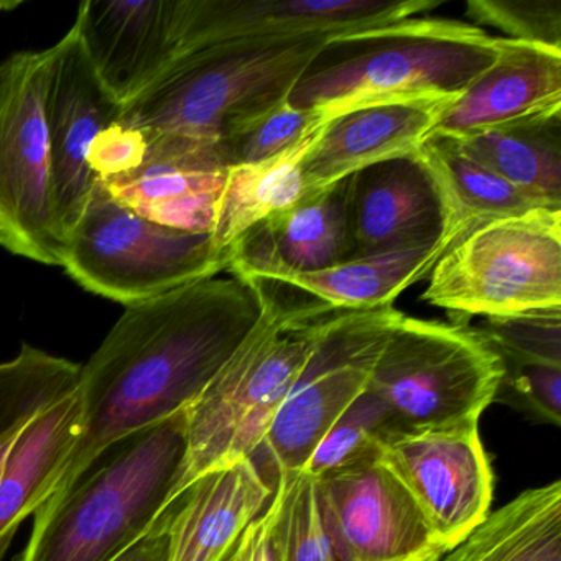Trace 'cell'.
Masks as SVG:
<instances>
[{
  "label": "cell",
  "mask_w": 561,
  "mask_h": 561,
  "mask_svg": "<svg viewBox=\"0 0 561 561\" xmlns=\"http://www.w3.org/2000/svg\"><path fill=\"white\" fill-rule=\"evenodd\" d=\"M172 0H90L73 27L111 96L127 106L173 64Z\"/></svg>",
  "instance_id": "17"
},
{
  "label": "cell",
  "mask_w": 561,
  "mask_h": 561,
  "mask_svg": "<svg viewBox=\"0 0 561 561\" xmlns=\"http://www.w3.org/2000/svg\"><path fill=\"white\" fill-rule=\"evenodd\" d=\"M328 35L229 42L196 51L121 111L117 123L146 133L222 140L239 121L288 100L333 44Z\"/></svg>",
  "instance_id": "5"
},
{
  "label": "cell",
  "mask_w": 561,
  "mask_h": 561,
  "mask_svg": "<svg viewBox=\"0 0 561 561\" xmlns=\"http://www.w3.org/2000/svg\"><path fill=\"white\" fill-rule=\"evenodd\" d=\"M84 430L80 386L27 423L0 476V561L19 525L54 495Z\"/></svg>",
  "instance_id": "22"
},
{
  "label": "cell",
  "mask_w": 561,
  "mask_h": 561,
  "mask_svg": "<svg viewBox=\"0 0 561 561\" xmlns=\"http://www.w3.org/2000/svg\"><path fill=\"white\" fill-rule=\"evenodd\" d=\"M186 453V409L104 449L35 512L18 561H114L170 507Z\"/></svg>",
  "instance_id": "3"
},
{
  "label": "cell",
  "mask_w": 561,
  "mask_h": 561,
  "mask_svg": "<svg viewBox=\"0 0 561 561\" xmlns=\"http://www.w3.org/2000/svg\"><path fill=\"white\" fill-rule=\"evenodd\" d=\"M169 520L170 507L163 511L139 541L114 561H169Z\"/></svg>",
  "instance_id": "34"
},
{
  "label": "cell",
  "mask_w": 561,
  "mask_h": 561,
  "mask_svg": "<svg viewBox=\"0 0 561 561\" xmlns=\"http://www.w3.org/2000/svg\"><path fill=\"white\" fill-rule=\"evenodd\" d=\"M274 497L252 459L196 479L172 505L169 561H226Z\"/></svg>",
  "instance_id": "21"
},
{
  "label": "cell",
  "mask_w": 561,
  "mask_h": 561,
  "mask_svg": "<svg viewBox=\"0 0 561 561\" xmlns=\"http://www.w3.org/2000/svg\"><path fill=\"white\" fill-rule=\"evenodd\" d=\"M346 229V262L439 238L438 196L413 157L377 163L350 176Z\"/></svg>",
  "instance_id": "19"
},
{
  "label": "cell",
  "mask_w": 561,
  "mask_h": 561,
  "mask_svg": "<svg viewBox=\"0 0 561 561\" xmlns=\"http://www.w3.org/2000/svg\"><path fill=\"white\" fill-rule=\"evenodd\" d=\"M403 433L386 403L366 390L323 436L301 471L314 479L379 461L386 446Z\"/></svg>",
  "instance_id": "29"
},
{
  "label": "cell",
  "mask_w": 561,
  "mask_h": 561,
  "mask_svg": "<svg viewBox=\"0 0 561 561\" xmlns=\"http://www.w3.org/2000/svg\"><path fill=\"white\" fill-rule=\"evenodd\" d=\"M54 47L45 114L50 142L51 205L65 244L96 186L90 165L94 142L119 119L123 106L98 78L77 28L71 27Z\"/></svg>",
  "instance_id": "13"
},
{
  "label": "cell",
  "mask_w": 561,
  "mask_h": 561,
  "mask_svg": "<svg viewBox=\"0 0 561 561\" xmlns=\"http://www.w3.org/2000/svg\"><path fill=\"white\" fill-rule=\"evenodd\" d=\"M504 374L499 354L466 324L402 317L387 337L367 390L403 433L479 423Z\"/></svg>",
  "instance_id": "8"
},
{
  "label": "cell",
  "mask_w": 561,
  "mask_h": 561,
  "mask_svg": "<svg viewBox=\"0 0 561 561\" xmlns=\"http://www.w3.org/2000/svg\"><path fill=\"white\" fill-rule=\"evenodd\" d=\"M317 123V114L291 106L288 100L272 104L229 127L222 137L229 167L268 159L294 146Z\"/></svg>",
  "instance_id": "31"
},
{
  "label": "cell",
  "mask_w": 561,
  "mask_h": 561,
  "mask_svg": "<svg viewBox=\"0 0 561 561\" xmlns=\"http://www.w3.org/2000/svg\"><path fill=\"white\" fill-rule=\"evenodd\" d=\"M324 124H314L298 142L268 159L229 167L211 231L218 251L229 257L231 245L249 229L304 198L301 163Z\"/></svg>",
  "instance_id": "26"
},
{
  "label": "cell",
  "mask_w": 561,
  "mask_h": 561,
  "mask_svg": "<svg viewBox=\"0 0 561 561\" xmlns=\"http://www.w3.org/2000/svg\"><path fill=\"white\" fill-rule=\"evenodd\" d=\"M379 461L412 495L446 551L489 514L494 472L479 423L400 433Z\"/></svg>",
  "instance_id": "12"
},
{
  "label": "cell",
  "mask_w": 561,
  "mask_h": 561,
  "mask_svg": "<svg viewBox=\"0 0 561 561\" xmlns=\"http://www.w3.org/2000/svg\"><path fill=\"white\" fill-rule=\"evenodd\" d=\"M502 363H541L561 366V308L520 311L479 318L468 323Z\"/></svg>",
  "instance_id": "30"
},
{
  "label": "cell",
  "mask_w": 561,
  "mask_h": 561,
  "mask_svg": "<svg viewBox=\"0 0 561 561\" xmlns=\"http://www.w3.org/2000/svg\"><path fill=\"white\" fill-rule=\"evenodd\" d=\"M449 251L442 239L354 259L327 271L288 274L274 282L290 285L317 298L333 311H370L392 307L396 298L428 277Z\"/></svg>",
  "instance_id": "25"
},
{
  "label": "cell",
  "mask_w": 561,
  "mask_h": 561,
  "mask_svg": "<svg viewBox=\"0 0 561 561\" xmlns=\"http://www.w3.org/2000/svg\"><path fill=\"white\" fill-rule=\"evenodd\" d=\"M438 5L432 0H172L173 64L229 42L328 35L336 44Z\"/></svg>",
  "instance_id": "11"
},
{
  "label": "cell",
  "mask_w": 561,
  "mask_h": 561,
  "mask_svg": "<svg viewBox=\"0 0 561 561\" xmlns=\"http://www.w3.org/2000/svg\"><path fill=\"white\" fill-rule=\"evenodd\" d=\"M399 310L337 311L272 422L255 459L275 488L284 472L301 471L318 443L369 387Z\"/></svg>",
  "instance_id": "10"
},
{
  "label": "cell",
  "mask_w": 561,
  "mask_h": 561,
  "mask_svg": "<svg viewBox=\"0 0 561 561\" xmlns=\"http://www.w3.org/2000/svg\"><path fill=\"white\" fill-rule=\"evenodd\" d=\"M24 5L22 0H0V12H12Z\"/></svg>",
  "instance_id": "39"
},
{
  "label": "cell",
  "mask_w": 561,
  "mask_h": 561,
  "mask_svg": "<svg viewBox=\"0 0 561 561\" xmlns=\"http://www.w3.org/2000/svg\"><path fill=\"white\" fill-rule=\"evenodd\" d=\"M439 561H561V482L527 489L489 512Z\"/></svg>",
  "instance_id": "27"
},
{
  "label": "cell",
  "mask_w": 561,
  "mask_h": 561,
  "mask_svg": "<svg viewBox=\"0 0 561 561\" xmlns=\"http://www.w3.org/2000/svg\"><path fill=\"white\" fill-rule=\"evenodd\" d=\"M336 561H403L446 548L402 482L380 461L317 479Z\"/></svg>",
  "instance_id": "14"
},
{
  "label": "cell",
  "mask_w": 561,
  "mask_h": 561,
  "mask_svg": "<svg viewBox=\"0 0 561 561\" xmlns=\"http://www.w3.org/2000/svg\"><path fill=\"white\" fill-rule=\"evenodd\" d=\"M459 96L373 104L324 124L301 163L304 198L377 163L412 157Z\"/></svg>",
  "instance_id": "16"
},
{
  "label": "cell",
  "mask_w": 561,
  "mask_h": 561,
  "mask_svg": "<svg viewBox=\"0 0 561 561\" xmlns=\"http://www.w3.org/2000/svg\"><path fill=\"white\" fill-rule=\"evenodd\" d=\"M445 137L462 156L501 176L538 205L561 209V111L466 136Z\"/></svg>",
  "instance_id": "24"
},
{
  "label": "cell",
  "mask_w": 561,
  "mask_h": 561,
  "mask_svg": "<svg viewBox=\"0 0 561 561\" xmlns=\"http://www.w3.org/2000/svg\"><path fill=\"white\" fill-rule=\"evenodd\" d=\"M445 550L442 548H436V550L426 551V553L419 554V557L409 558V560L403 561H439V558L443 557Z\"/></svg>",
  "instance_id": "38"
},
{
  "label": "cell",
  "mask_w": 561,
  "mask_h": 561,
  "mask_svg": "<svg viewBox=\"0 0 561 561\" xmlns=\"http://www.w3.org/2000/svg\"><path fill=\"white\" fill-rule=\"evenodd\" d=\"M497 58L446 111L432 134L466 136L561 111V50L497 37Z\"/></svg>",
  "instance_id": "20"
},
{
  "label": "cell",
  "mask_w": 561,
  "mask_h": 561,
  "mask_svg": "<svg viewBox=\"0 0 561 561\" xmlns=\"http://www.w3.org/2000/svg\"><path fill=\"white\" fill-rule=\"evenodd\" d=\"M139 133L142 144L136 163L98 182L116 202L149 221L211 234L229 169L222 140Z\"/></svg>",
  "instance_id": "15"
},
{
  "label": "cell",
  "mask_w": 561,
  "mask_h": 561,
  "mask_svg": "<svg viewBox=\"0 0 561 561\" xmlns=\"http://www.w3.org/2000/svg\"><path fill=\"white\" fill-rule=\"evenodd\" d=\"M271 508L254 522V537H252L251 553L248 561H272L271 551Z\"/></svg>",
  "instance_id": "35"
},
{
  "label": "cell",
  "mask_w": 561,
  "mask_h": 561,
  "mask_svg": "<svg viewBox=\"0 0 561 561\" xmlns=\"http://www.w3.org/2000/svg\"><path fill=\"white\" fill-rule=\"evenodd\" d=\"M466 15L511 41L561 50V0H469Z\"/></svg>",
  "instance_id": "32"
},
{
  "label": "cell",
  "mask_w": 561,
  "mask_h": 561,
  "mask_svg": "<svg viewBox=\"0 0 561 561\" xmlns=\"http://www.w3.org/2000/svg\"><path fill=\"white\" fill-rule=\"evenodd\" d=\"M268 508L272 561H336L313 476L307 471L278 476Z\"/></svg>",
  "instance_id": "28"
},
{
  "label": "cell",
  "mask_w": 561,
  "mask_h": 561,
  "mask_svg": "<svg viewBox=\"0 0 561 561\" xmlns=\"http://www.w3.org/2000/svg\"><path fill=\"white\" fill-rule=\"evenodd\" d=\"M54 58L50 47L19 51L0 64V248L61 267L45 114Z\"/></svg>",
  "instance_id": "9"
},
{
  "label": "cell",
  "mask_w": 561,
  "mask_h": 561,
  "mask_svg": "<svg viewBox=\"0 0 561 561\" xmlns=\"http://www.w3.org/2000/svg\"><path fill=\"white\" fill-rule=\"evenodd\" d=\"M228 265L211 234L149 221L116 202L96 180L83 215L65 239L61 267L84 290L130 307L221 275Z\"/></svg>",
  "instance_id": "7"
},
{
  "label": "cell",
  "mask_w": 561,
  "mask_h": 561,
  "mask_svg": "<svg viewBox=\"0 0 561 561\" xmlns=\"http://www.w3.org/2000/svg\"><path fill=\"white\" fill-rule=\"evenodd\" d=\"M254 284L261 291V318L186 407L185 459L170 505L206 472L254 458L337 313L290 285Z\"/></svg>",
  "instance_id": "2"
},
{
  "label": "cell",
  "mask_w": 561,
  "mask_h": 561,
  "mask_svg": "<svg viewBox=\"0 0 561 561\" xmlns=\"http://www.w3.org/2000/svg\"><path fill=\"white\" fill-rule=\"evenodd\" d=\"M350 179L249 229L229 249L228 274L245 282L311 274L346 262Z\"/></svg>",
  "instance_id": "18"
},
{
  "label": "cell",
  "mask_w": 561,
  "mask_h": 561,
  "mask_svg": "<svg viewBox=\"0 0 561 561\" xmlns=\"http://www.w3.org/2000/svg\"><path fill=\"white\" fill-rule=\"evenodd\" d=\"M420 300L449 323L561 308V209L495 219L453 245Z\"/></svg>",
  "instance_id": "6"
},
{
  "label": "cell",
  "mask_w": 561,
  "mask_h": 561,
  "mask_svg": "<svg viewBox=\"0 0 561 561\" xmlns=\"http://www.w3.org/2000/svg\"><path fill=\"white\" fill-rule=\"evenodd\" d=\"M27 426V425H25ZM24 426V428H25ZM22 428V430H24ZM22 430L18 432L9 433V435L0 436V476H2V469H4V461L8 458L9 451H11L12 445H14L18 436L21 435Z\"/></svg>",
  "instance_id": "37"
},
{
  "label": "cell",
  "mask_w": 561,
  "mask_h": 561,
  "mask_svg": "<svg viewBox=\"0 0 561 561\" xmlns=\"http://www.w3.org/2000/svg\"><path fill=\"white\" fill-rule=\"evenodd\" d=\"M364 45L328 67H311L288 103L330 123L350 111L390 101L458 96L497 58V37L446 19H407L333 45Z\"/></svg>",
  "instance_id": "4"
},
{
  "label": "cell",
  "mask_w": 561,
  "mask_h": 561,
  "mask_svg": "<svg viewBox=\"0 0 561 561\" xmlns=\"http://www.w3.org/2000/svg\"><path fill=\"white\" fill-rule=\"evenodd\" d=\"M412 157L428 175L438 196L439 239L449 249L495 219L545 208L501 176L462 156L448 137L430 134Z\"/></svg>",
  "instance_id": "23"
},
{
  "label": "cell",
  "mask_w": 561,
  "mask_h": 561,
  "mask_svg": "<svg viewBox=\"0 0 561 561\" xmlns=\"http://www.w3.org/2000/svg\"><path fill=\"white\" fill-rule=\"evenodd\" d=\"M255 522V520H254ZM254 522L249 525L248 530L242 535L241 541H239L238 547L232 551L231 557L226 561H248L249 553H251L252 547V537H254Z\"/></svg>",
  "instance_id": "36"
},
{
  "label": "cell",
  "mask_w": 561,
  "mask_h": 561,
  "mask_svg": "<svg viewBox=\"0 0 561 561\" xmlns=\"http://www.w3.org/2000/svg\"><path fill=\"white\" fill-rule=\"evenodd\" d=\"M495 402L514 407L528 419L561 425V366L505 360Z\"/></svg>",
  "instance_id": "33"
},
{
  "label": "cell",
  "mask_w": 561,
  "mask_h": 561,
  "mask_svg": "<svg viewBox=\"0 0 561 561\" xmlns=\"http://www.w3.org/2000/svg\"><path fill=\"white\" fill-rule=\"evenodd\" d=\"M261 314L257 285L231 274L126 307L81 366L83 435L47 502L65 494L104 449L186 409Z\"/></svg>",
  "instance_id": "1"
}]
</instances>
